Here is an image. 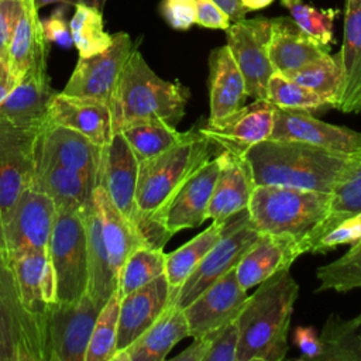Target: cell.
I'll return each instance as SVG.
<instances>
[{
    "label": "cell",
    "instance_id": "6da1fadb",
    "mask_svg": "<svg viewBox=\"0 0 361 361\" xmlns=\"http://www.w3.org/2000/svg\"><path fill=\"white\" fill-rule=\"evenodd\" d=\"M219 152L210 138L192 128L179 144L140 162L133 226L144 244L164 248L171 237L157 224L159 212L183 180Z\"/></svg>",
    "mask_w": 361,
    "mask_h": 361
},
{
    "label": "cell",
    "instance_id": "7a4b0ae2",
    "mask_svg": "<svg viewBox=\"0 0 361 361\" xmlns=\"http://www.w3.org/2000/svg\"><path fill=\"white\" fill-rule=\"evenodd\" d=\"M299 285L281 269L258 285L237 316L235 361H282L289 350L288 333Z\"/></svg>",
    "mask_w": 361,
    "mask_h": 361
},
{
    "label": "cell",
    "instance_id": "3957f363",
    "mask_svg": "<svg viewBox=\"0 0 361 361\" xmlns=\"http://www.w3.org/2000/svg\"><path fill=\"white\" fill-rule=\"evenodd\" d=\"M348 155L271 137L243 154L255 185H283L324 193L331 192Z\"/></svg>",
    "mask_w": 361,
    "mask_h": 361
},
{
    "label": "cell",
    "instance_id": "277c9868",
    "mask_svg": "<svg viewBox=\"0 0 361 361\" xmlns=\"http://www.w3.org/2000/svg\"><path fill=\"white\" fill-rule=\"evenodd\" d=\"M189 89L159 78L134 48L121 71L110 109L114 133L123 127L162 121L175 126L185 116Z\"/></svg>",
    "mask_w": 361,
    "mask_h": 361
},
{
    "label": "cell",
    "instance_id": "5b68a950",
    "mask_svg": "<svg viewBox=\"0 0 361 361\" xmlns=\"http://www.w3.org/2000/svg\"><path fill=\"white\" fill-rule=\"evenodd\" d=\"M329 206L330 193L283 185H255L247 209L259 233L290 237L306 252V243L326 217Z\"/></svg>",
    "mask_w": 361,
    "mask_h": 361
},
{
    "label": "cell",
    "instance_id": "8992f818",
    "mask_svg": "<svg viewBox=\"0 0 361 361\" xmlns=\"http://www.w3.org/2000/svg\"><path fill=\"white\" fill-rule=\"evenodd\" d=\"M48 255L56 281L58 302L79 300L87 289V244L82 210H56Z\"/></svg>",
    "mask_w": 361,
    "mask_h": 361
},
{
    "label": "cell",
    "instance_id": "52a82bcc",
    "mask_svg": "<svg viewBox=\"0 0 361 361\" xmlns=\"http://www.w3.org/2000/svg\"><path fill=\"white\" fill-rule=\"evenodd\" d=\"M0 361H47L44 327L23 305L11 267L1 252Z\"/></svg>",
    "mask_w": 361,
    "mask_h": 361
},
{
    "label": "cell",
    "instance_id": "ba28073f",
    "mask_svg": "<svg viewBox=\"0 0 361 361\" xmlns=\"http://www.w3.org/2000/svg\"><path fill=\"white\" fill-rule=\"evenodd\" d=\"M221 223L223 231L220 238L176 292L175 305L180 309L186 307L224 274L235 269L241 257L259 235V231L250 220L248 209L234 213Z\"/></svg>",
    "mask_w": 361,
    "mask_h": 361
},
{
    "label": "cell",
    "instance_id": "9c48e42d",
    "mask_svg": "<svg viewBox=\"0 0 361 361\" xmlns=\"http://www.w3.org/2000/svg\"><path fill=\"white\" fill-rule=\"evenodd\" d=\"M55 213L52 199L32 179L0 228L3 257L10 262L27 252L48 251Z\"/></svg>",
    "mask_w": 361,
    "mask_h": 361
},
{
    "label": "cell",
    "instance_id": "30bf717a",
    "mask_svg": "<svg viewBox=\"0 0 361 361\" xmlns=\"http://www.w3.org/2000/svg\"><path fill=\"white\" fill-rule=\"evenodd\" d=\"M100 309L87 293L76 302L51 305L44 320L47 361H85Z\"/></svg>",
    "mask_w": 361,
    "mask_h": 361
},
{
    "label": "cell",
    "instance_id": "8fae6325",
    "mask_svg": "<svg viewBox=\"0 0 361 361\" xmlns=\"http://www.w3.org/2000/svg\"><path fill=\"white\" fill-rule=\"evenodd\" d=\"M227 47L243 73L247 96L267 99L269 78L275 73L268 54L271 20L243 18L226 30Z\"/></svg>",
    "mask_w": 361,
    "mask_h": 361
},
{
    "label": "cell",
    "instance_id": "7c38bea8",
    "mask_svg": "<svg viewBox=\"0 0 361 361\" xmlns=\"http://www.w3.org/2000/svg\"><path fill=\"white\" fill-rule=\"evenodd\" d=\"M39 128H23L0 121V228L23 190L32 182Z\"/></svg>",
    "mask_w": 361,
    "mask_h": 361
},
{
    "label": "cell",
    "instance_id": "4fadbf2b",
    "mask_svg": "<svg viewBox=\"0 0 361 361\" xmlns=\"http://www.w3.org/2000/svg\"><path fill=\"white\" fill-rule=\"evenodd\" d=\"M134 49L127 32L113 34L110 47L90 56H79L62 93L104 102L110 106L121 71Z\"/></svg>",
    "mask_w": 361,
    "mask_h": 361
},
{
    "label": "cell",
    "instance_id": "5bb4252c",
    "mask_svg": "<svg viewBox=\"0 0 361 361\" xmlns=\"http://www.w3.org/2000/svg\"><path fill=\"white\" fill-rule=\"evenodd\" d=\"M219 157L214 155L173 192L157 217V224L172 237L180 230L193 228L207 220V209L219 173Z\"/></svg>",
    "mask_w": 361,
    "mask_h": 361
},
{
    "label": "cell",
    "instance_id": "9a60e30c",
    "mask_svg": "<svg viewBox=\"0 0 361 361\" xmlns=\"http://www.w3.org/2000/svg\"><path fill=\"white\" fill-rule=\"evenodd\" d=\"M247 299V290L238 283L235 269L228 271L182 309L189 337L207 336L235 320Z\"/></svg>",
    "mask_w": 361,
    "mask_h": 361
},
{
    "label": "cell",
    "instance_id": "2e32d148",
    "mask_svg": "<svg viewBox=\"0 0 361 361\" xmlns=\"http://www.w3.org/2000/svg\"><path fill=\"white\" fill-rule=\"evenodd\" d=\"M275 106L267 99H257L234 113L219 118L207 120L199 130L210 138L216 147L243 155L254 144L271 137L274 127Z\"/></svg>",
    "mask_w": 361,
    "mask_h": 361
},
{
    "label": "cell",
    "instance_id": "e0dca14e",
    "mask_svg": "<svg viewBox=\"0 0 361 361\" xmlns=\"http://www.w3.org/2000/svg\"><path fill=\"white\" fill-rule=\"evenodd\" d=\"M138 159L120 131L102 147L96 185L102 186L121 214L133 224L135 219V189Z\"/></svg>",
    "mask_w": 361,
    "mask_h": 361
},
{
    "label": "cell",
    "instance_id": "ac0fdd59",
    "mask_svg": "<svg viewBox=\"0 0 361 361\" xmlns=\"http://www.w3.org/2000/svg\"><path fill=\"white\" fill-rule=\"evenodd\" d=\"M271 138L303 141L340 154L361 149V133L324 123L307 110L275 107Z\"/></svg>",
    "mask_w": 361,
    "mask_h": 361
},
{
    "label": "cell",
    "instance_id": "d6986e66",
    "mask_svg": "<svg viewBox=\"0 0 361 361\" xmlns=\"http://www.w3.org/2000/svg\"><path fill=\"white\" fill-rule=\"evenodd\" d=\"M102 147L83 134L45 121L35 141V164H55L97 178Z\"/></svg>",
    "mask_w": 361,
    "mask_h": 361
},
{
    "label": "cell",
    "instance_id": "ffe728a7",
    "mask_svg": "<svg viewBox=\"0 0 361 361\" xmlns=\"http://www.w3.org/2000/svg\"><path fill=\"white\" fill-rule=\"evenodd\" d=\"M47 59L34 63L0 103V121L23 128H39L47 120L52 97Z\"/></svg>",
    "mask_w": 361,
    "mask_h": 361
},
{
    "label": "cell",
    "instance_id": "44dd1931",
    "mask_svg": "<svg viewBox=\"0 0 361 361\" xmlns=\"http://www.w3.org/2000/svg\"><path fill=\"white\" fill-rule=\"evenodd\" d=\"M169 285L165 274L121 296L116 353L135 341L165 310L169 303Z\"/></svg>",
    "mask_w": 361,
    "mask_h": 361
},
{
    "label": "cell",
    "instance_id": "7402d4cb",
    "mask_svg": "<svg viewBox=\"0 0 361 361\" xmlns=\"http://www.w3.org/2000/svg\"><path fill=\"white\" fill-rule=\"evenodd\" d=\"M45 121L72 128L99 147L106 145L114 134L111 109L107 103L62 92L52 97Z\"/></svg>",
    "mask_w": 361,
    "mask_h": 361
},
{
    "label": "cell",
    "instance_id": "603a6c76",
    "mask_svg": "<svg viewBox=\"0 0 361 361\" xmlns=\"http://www.w3.org/2000/svg\"><path fill=\"white\" fill-rule=\"evenodd\" d=\"M8 264L23 305L44 327L48 307L58 302L56 281L48 251L27 252L13 258Z\"/></svg>",
    "mask_w": 361,
    "mask_h": 361
},
{
    "label": "cell",
    "instance_id": "cb8c5ba5",
    "mask_svg": "<svg viewBox=\"0 0 361 361\" xmlns=\"http://www.w3.org/2000/svg\"><path fill=\"white\" fill-rule=\"evenodd\" d=\"M298 241L290 237L259 233L235 267V275L243 289L248 290L281 269H286L302 255Z\"/></svg>",
    "mask_w": 361,
    "mask_h": 361
},
{
    "label": "cell",
    "instance_id": "d4e9b609",
    "mask_svg": "<svg viewBox=\"0 0 361 361\" xmlns=\"http://www.w3.org/2000/svg\"><path fill=\"white\" fill-rule=\"evenodd\" d=\"M217 157L220 168L209 203L207 219L220 223L248 207L255 183L243 155L223 149Z\"/></svg>",
    "mask_w": 361,
    "mask_h": 361
},
{
    "label": "cell",
    "instance_id": "484cf974",
    "mask_svg": "<svg viewBox=\"0 0 361 361\" xmlns=\"http://www.w3.org/2000/svg\"><path fill=\"white\" fill-rule=\"evenodd\" d=\"M185 337H189L185 313L171 302L159 317L135 341L117 351L111 361H162Z\"/></svg>",
    "mask_w": 361,
    "mask_h": 361
},
{
    "label": "cell",
    "instance_id": "4316f807",
    "mask_svg": "<svg viewBox=\"0 0 361 361\" xmlns=\"http://www.w3.org/2000/svg\"><path fill=\"white\" fill-rule=\"evenodd\" d=\"M341 87L336 109L361 113V0H347L343 45L337 54Z\"/></svg>",
    "mask_w": 361,
    "mask_h": 361
},
{
    "label": "cell",
    "instance_id": "83f0119b",
    "mask_svg": "<svg viewBox=\"0 0 361 361\" xmlns=\"http://www.w3.org/2000/svg\"><path fill=\"white\" fill-rule=\"evenodd\" d=\"M268 54L275 72L285 73L324 56L329 47L303 32L292 18L279 17L271 20Z\"/></svg>",
    "mask_w": 361,
    "mask_h": 361
},
{
    "label": "cell",
    "instance_id": "f1b7e54d",
    "mask_svg": "<svg viewBox=\"0 0 361 361\" xmlns=\"http://www.w3.org/2000/svg\"><path fill=\"white\" fill-rule=\"evenodd\" d=\"M210 116L209 120L223 118L244 106L247 89L227 45L214 48L209 56Z\"/></svg>",
    "mask_w": 361,
    "mask_h": 361
},
{
    "label": "cell",
    "instance_id": "f546056e",
    "mask_svg": "<svg viewBox=\"0 0 361 361\" xmlns=\"http://www.w3.org/2000/svg\"><path fill=\"white\" fill-rule=\"evenodd\" d=\"M34 182L52 199L56 210H82L93 200L96 179L55 164H35Z\"/></svg>",
    "mask_w": 361,
    "mask_h": 361
},
{
    "label": "cell",
    "instance_id": "4dcf8cb0",
    "mask_svg": "<svg viewBox=\"0 0 361 361\" xmlns=\"http://www.w3.org/2000/svg\"><path fill=\"white\" fill-rule=\"evenodd\" d=\"M361 213V149L348 155L331 192L326 217L306 243V252H313L320 238L343 219Z\"/></svg>",
    "mask_w": 361,
    "mask_h": 361
},
{
    "label": "cell",
    "instance_id": "1f68e13d",
    "mask_svg": "<svg viewBox=\"0 0 361 361\" xmlns=\"http://www.w3.org/2000/svg\"><path fill=\"white\" fill-rule=\"evenodd\" d=\"M87 244V289L86 293L99 305L104 306L117 290V275L114 274L107 248L103 240L102 223L97 206L92 200L83 209Z\"/></svg>",
    "mask_w": 361,
    "mask_h": 361
},
{
    "label": "cell",
    "instance_id": "d6a6232c",
    "mask_svg": "<svg viewBox=\"0 0 361 361\" xmlns=\"http://www.w3.org/2000/svg\"><path fill=\"white\" fill-rule=\"evenodd\" d=\"M93 200L97 206L103 240L107 248L110 265L114 274L118 276V271L124 264L128 254L138 245L144 244L134 228V226L127 220L121 212L111 202L106 190L96 185L93 190Z\"/></svg>",
    "mask_w": 361,
    "mask_h": 361
},
{
    "label": "cell",
    "instance_id": "836d02e7",
    "mask_svg": "<svg viewBox=\"0 0 361 361\" xmlns=\"http://www.w3.org/2000/svg\"><path fill=\"white\" fill-rule=\"evenodd\" d=\"M47 44L38 8L32 0H24V13L8 49V68L17 82L34 63L47 59Z\"/></svg>",
    "mask_w": 361,
    "mask_h": 361
},
{
    "label": "cell",
    "instance_id": "e575fe53",
    "mask_svg": "<svg viewBox=\"0 0 361 361\" xmlns=\"http://www.w3.org/2000/svg\"><path fill=\"white\" fill-rule=\"evenodd\" d=\"M223 231V223L213 221L207 228L189 240L182 247L166 254L165 257V276L169 285V303L175 302L178 289L185 279L192 274L196 265L216 244Z\"/></svg>",
    "mask_w": 361,
    "mask_h": 361
},
{
    "label": "cell",
    "instance_id": "d590c367",
    "mask_svg": "<svg viewBox=\"0 0 361 361\" xmlns=\"http://www.w3.org/2000/svg\"><path fill=\"white\" fill-rule=\"evenodd\" d=\"M120 133L127 140L138 162L157 157L183 141L189 131H178L175 126L162 121H144L126 126Z\"/></svg>",
    "mask_w": 361,
    "mask_h": 361
},
{
    "label": "cell",
    "instance_id": "8d00e7d4",
    "mask_svg": "<svg viewBox=\"0 0 361 361\" xmlns=\"http://www.w3.org/2000/svg\"><path fill=\"white\" fill-rule=\"evenodd\" d=\"M319 338L320 361H361V333L357 317L343 319L331 313Z\"/></svg>",
    "mask_w": 361,
    "mask_h": 361
},
{
    "label": "cell",
    "instance_id": "74e56055",
    "mask_svg": "<svg viewBox=\"0 0 361 361\" xmlns=\"http://www.w3.org/2000/svg\"><path fill=\"white\" fill-rule=\"evenodd\" d=\"M165 257L162 248L147 244L135 247L118 271V293L124 296L165 274Z\"/></svg>",
    "mask_w": 361,
    "mask_h": 361
},
{
    "label": "cell",
    "instance_id": "f35d334b",
    "mask_svg": "<svg viewBox=\"0 0 361 361\" xmlns=\"http://www.w3.org/2000/svg\"><path fill=\"white\" fill-rule=\"evenodd\" d=\"M298 85L313 90L314 93L327 99L331 107L336 109L340 87H341V68L337 55L326 54L324 56L299 68L281 73Z\"/></svg>",
    "mask_w": 361,
    "mask_h": 361
},
{
    "label": "cell",
    "instance_id": "ab89813d",
    "mask_svg": "<svg viewBox=\"0 0 361 361\" xmlns=\"http://www.w3.org/2000/svg\"><path fill=\"white\" fill-rule=\"evenodd\" d=\"M69 28L79 56L99 54L107 49L113 41V35L104 30L102 8L94 6H76Z\"/></svg>",
    "mask_w": 361,
    "mask_h": 361
},
{
    "label": "cell",
    "instance_id": "60d3db41",
    "mask_svg": "<svg viewBox=\"0 0 361 361\" xmlns=\"http://www.w3.org/2000/svg\"><path fill=\"white\" fill-rule=\"evenodd\" d=\"M120 299L121 295L116 290L100 309L86 350L85 361H111L116 354Z\"/></svg>",
    "mask_w": 361,
    "mask_h": 361
},
{
    "label": "cell",
    "instance_id": "b9f144b4",
    "mask_svg": "<svg viewBox=\"0 0 361 361\" xmlns=\"http://www.w3.org/2000/svg\"><path fill=\"white\" fill-rule=\"evenodd\" d=\"M317 290L333 289L336 292H348L361 288V241L341 255L338 259L317 268Z\"/></svg>",
    "mask_w": 361,
    "mask_h": 361
},
{
    "label": "cell",
    "instance_id": "7bdbcfd3",
    "mask_svg": "<svg viewBox=\"0 0 361 361\" xmlns=\"http://www.w3.org/2000/svg\"><path fill=\"white\" fill-rule=\"evenodd\" d=\"M267 100L271 102L275 107L289 110L313 111L331 107L327 99L285 78L279 72H275L269 78Z\"/></svg>",
    "mask_w": 361,
    "mask_h": 361
},
{
    "label": "cell",
    "instance_id": "ee69618b",
    "mask_svg": "<svg viewBox=\"0 0 361 361\" xmlns=\"http://www.w3.org/2000/svg\"><path fill=\"white\" fill-rule=\"evenodd\" d=\"M281 4L290 13L296 25L323 47H329L333 39V23L338 10H319L303 0H281Z\"/></svg>",
    "mask_w": 361,
    "mask_h": 361
},
{
    "label": "cell",
    "instance_id": "f6af8a7d",
    "mask_svg": "<svg viewBox=\"0 0 361 361\" xmlns=\"http://www.w3.org/2000/svg\"><path fill=\"white\" fill-rule=\"evenodd\" d=\"M210 338L209 351L204 361H235L238 348V326L233 320L214 333L207 334Z\"/></svg>",
    "mask_w": 361,
    "mask_h": 361
},
{
    "label": "cell",
    "instance_id": "bcb514c9",
    "mask_svg": "<svg viewBox=\"0 0 361 361\" xmlns=\"http://www.w3.org/2000/svg\"><path fill=\"white\" fill-rule=\"evenodd\" d=\"M361 241V213L343 219L316 244L313 252H326L341 244H357Z\"/></svg>",
    "mask_w": 361,
    "mask_h": 361
},
{
    "label": "cell",
    "instance_id": "7dc6e473",
    "mask_svg": "<svg viewBox=\"0 0 361 361\" xmlns=\"http://www.w3.org/2000/svg\"><path fill=\"white\" fill-rule=\"evenodd\" d=\"M23 13L24 0H0V61L8 62V49Z\"/></svg>",
    "mask_w": 361,
    "mask_h": 361
},
{
    "label": "cell",
    "instance_id": "c3c4849f",
    "mask_svg": "<svg viewBox=\"0 0 361 361\" xmlns=\"http://www.w3.org/2000/svg\"><path fill=\"white\" fill-rule=\"evenodd\" d=\"M159 10L164 20L173 30L186 31L196 24L195 0H162Z\"/></svg>",
    "mask_w": 361,
    "mask_h": 361
},
{
    "label": "cell",
    "instance_id": "681fc988",
    "mask_svg": "<svg viewBox=\"0 0 361 361\" xmlns=\"http://www.w3.org/2000/svg\"><path fill=\"white\" fill-rule=\"evenodd\" d=\"M196 24L210 30H227L231 24L230 17L213 0H195Z\"/></svg>",
    "mask_w": 361,
    "mask_h": 361
},
{
    "label": "cell",
    "instance_id": "f907efd6",
    "mask_svg": "<svg viewBox=\"0 0 361 361\" xmlns=\"http://www.w3.org/2000/svg\"><path fill=\"white\" fill-rule=\"evenodd\" d=\"M42 28L48 42H56L63 48L73 45L71 28L59 10L55 11L48 20L42 21Z\"/></svg>",
    "mask_w": 361,
    "mask_h": 361
},
{
    "label": "cell",
    "instance_id": "816d5d0a",
    "mask_svg": "<svg viewBox=\"0 0 361 361\" xmlns=\"http://www.w3.org/2000/svg\"><path fill=\"white\" fill-rule=\"evenodd\" d=\"M293 343L306 360H319L322 355V343L313 327L299 326L293 333Z\"/></svg>",
    "mask_w": 361,
    "mask_h": 361
},
{
    "label": "cell",
    "instance_id": "f5cc1de1",
    "mask_svg": "<svg viewBox=\"0 0 361 361\" xmlns=\"http://www.w3.org/2000/svg\"><path fill=\"white\" fill-rule=\"evenodd\" d=\"M210 338L209 336H203L199 338H193V341L178 355L173 357V361H204L206 354L209 351Z\"/></svg>",
    "mask_w": 361,
    "mask_h": 361
},
{
    "label": "cell",
    "instance_id": "db71d44e",
    "mask_svg": "<svg viewBox=\"0 0 361 361\" xmlns=\"http://www.w3.org/2000/svg\"><path fill=\"white\" fill-rule=\"evenodd\" d=\"M231 20V23L245 18L247 10L243 7L240 0H213Z\"/></svg>",
    "mask_w": 361,
    "mask_h": 361
},
{
    "label": "cell",
    "instance_id": "11a10c76",
    "mask_svg": "<svg viewBox=\"0 0 361 361\" xmlns=\"http://www.w3.org/2000/svg\"><path fill=\"white\" fill-rule=\"evenodd\" d=\"M17 83L18 82L8 68V62L0 61V103L7 97V94L14 89Z\"/></svg>",
    "mask_w": 361,
    "mask_h": 361
},
{
    "label": "cell",
    "instance_id": "9f6ffc18",
    "mask_svg": "<svg viewBox=\"0 0 361 361\" xmlns=\"http://www.w3.org/2000/svg\"><path fill=\"white\" fill-rule=\"evenodd\" d=\"M37 8H41L42 6L51 4V3H59V4H71V6H79V4H85V6H94L102 8L103 4L106 3V0H32Z\"/></svg>",
    "mask_w": 361,
    "mask_h": 361
},
{
    "label": "cell",
    "instance_id": "6f0895ef",
    "mask_svg": "<svg viewBox=\"0 0 361 361\" xmlns=\"http://www.w3.org/2000/svg\"><path fill=\"white\" fill-rule=\"evenodd\" d=\"M243 7L250 13V11H255V10H261L265 8L268 6H271L274 3V0H240Z\"/></svg>",
    "mask_w": 361,
    "mask_h": 361
},
{
    "label": "cell",
    "instance_id": "680465c9",
    "mask_svg": "<svg viewBox=\"0 0 361 361\" xmlns=\"http://www.w3.org/2000/svg\"><path fill=\"white\" fill-rule=\"evenodd\" d=\"M357 320H358V323H360V333H361V313L357 316Z\"/></svg>",
    "mask_w": 361,
    "mask_h": 361
}]
</instances>
